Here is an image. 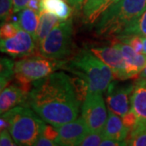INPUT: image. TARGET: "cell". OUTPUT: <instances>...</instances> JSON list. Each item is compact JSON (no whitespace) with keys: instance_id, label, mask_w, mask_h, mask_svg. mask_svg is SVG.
I'll return each instance as SVG.
<instances>
[{"instance_id":"cell-1","label":"cell","mask_w":146,"mask_h":146,"mask_svg":"<svg viewBox=\"0 0 146 146\" xmlns=\"http://www.w3.org/2000/svg\"><path fill=\"white\" fill-rule=\"evenodd\" d=\"M81 100L72 79L63 72H54L32 84L27 106L55 127L77 119Z\"/></svg>"},{"instance_id":"cell-2","label":"cell","mask_w":146,"mask_h":146,"mask_svg":"<svg viewBox=\"0 0 146 146\" xmlns=\"http://www.w3.org/2000/svg\"><path fill=\"white\" fill-rule=\"evenodd\" d=\"M80 78L89 92L104 93L115 78L112 70L90 50H82L66 63L63 68Z\"/></svg>"},{"instance_id":"cell-3","label":"cell","mask_w":146,"mask_h":146,"mask_svg":"<svg viewBox=\"0 0 146 146\" xmlns=\"http://www.w3.org/2000/svg\"><path fill=\"white\" fill-rule=\"evenodd\" d=\"M146 10V0H119L95 21V33L100 36H116Z\"/></svg>"},{"instance_id":"cell-4","label":"cell","mask_w":146,"mask_h":146,"mask_svg":"<svg viewBox=\"0 0 146 146\" xmlns=\"http://www.w3.org/2000/svg\"><path fill=\"white\" fill-rule=\"evenodd\" d=\"M8 123V131L16 145H34L46 123L27 106H16L2 115Z\"/></svg>"},{"instance_id":"cell-5","label":"cell","mask_w":146,"mask_h":146,"mask_svg":"<svg viewBox=\"0 0 146 146\" xmlns=\"http://www.w3.org/2000/svg\"><path fill=\"white\" fill-rule=\"evenodd\" d=\"M67 61L40 56H27L15 63L16 84L27 91H30L32 84L38 80L63 69Z\"/></svg>"},{"instance_id":"cell-6","label":"cell","mask_w":146,"mask_h":146,"mask_svg":"<svg viewBox=\"0 0 146 146\" xmlns=\"http://www.w3.org/2000/svg\"><path fill=\"white\" fill-rule=\"evenodd\" d=\"M72 36V18L60 21L39 44V54L49 58L63 60L71 54Z\"/></svg>"},{"instance_id":"cell-7","label":"cell","mask_w":146,"mask_h":146,"mask_svg":"<svg viewBox=\"0 0 146 146\" xmlns=\"http://www.w3.org/2000/svg\"><path fill=\"white\" fill-rule=\"evenodd\" d=\"M81 117L90 132H102L108 116L102 93H87L81 106Z\"/></svg>"},{"instance_id":"cell-8","label":"cell","mask_w":146,"mask_h":146,"mask_svg":"<svg viewBox=\"0 0 146 146\" xmlns=\"http://www.w3.org/2000/svg\"><path fill=\"white\" fill-rule=\"evenodd\" d=\"M134 84H120L111 82L106 89V102L108 110H110L122 118L130 110L131 97Z\"/></svg>"},{"instance_id":"cell-9","label":"cell","mask_w":146,"mask_h":146,"mask_svg":"<svg viewBox=\"0 0 146 146\" xmlns=\"http://www.w3.org/2000/svg\"><path fill=\"white\" fill-rule=\"evenodd\" d=\"M36 40L30 33L21 29L16 36L1 39V51L12 58H25L32 55L36 50Z\"/></svg>"},{"instance_id":"cell-10","label":"cell","mask_w":146,"mask_h":146,"mask_svg":"<svg viewBox=\"0 0 146 146\" xmlns=\"http://www.w3.org/2000/svg\"><path fill=\"white\" fill-rule=\"evenodd\" d=\"M90 50L107 66H109L113 72L115 78L120 80H126L125 59L120 50L112 46H92Z\"/></svg>"},{"instance_id":"cell-11","label":"cell","mask_w":146,"mask_h":146,"mask_svg":"<svg viewBox=\"0 0 146 146\" xmlns=\"http://www.w3.org/2000/svg\"><path fill=\"white\" fill-rule=\"evenodd\" d=\"M54 127L56 128L58 135V145H77L84 136L89 132V128L82 117L62 125L55 126Z\"/></svg>"},{"instance_id":"cell-12","label":"cell","mask_w":146,"mask_h":146,"mask_svg":"<svg viewBox=\"0 0 146 146\" xmlns=\"http://www.w3.org/2000/svg\"><path fill=\"white\" fill-rule=\"evenodd\" d=\"M121 50L125 59V79L138 76L146 67V54L136 52L129 45L121 42H115L113 45Z\"/></svg>"},{"instance_id":"cell-13","label":"cell","mask_w":146,"mask_h":146,"mask_svg":"<svg viewBox=\"0 0 146 146\" xmlns=\"http://www.w3.org/2000/svg\"><path fill=\"white\" fill-rule=\"evenodd\" d=\"M131 109L137 118L136 127L131 132L146 127V79L139 78L134 84L131 97Z\"/></svg>"},{"instance_id":"cell-14","label":"cell","mask_w":146,"mask_h":146,"mask_svg":"<svg viewBox=\"0 0 146 146\" xmlns=\"http://www.w3.org/2000/svg\"><path fill=\"white\" fill-rule=\"evenodd\" d=\"M29 91L23 89L17 84H10L1 90L0 94V113L1 115L17 106H27Z\"/></svg>"},{"instance_id":"cell-15","label":"cell","mask_w":146,"mask_h":146,"mask_svg":"<svg viewBox=\"0 0 146 146\" xmlns=\"http://www.w3.org/2000/svg\"><path fill=\"white\" fill-rule=\"evenodd\" d=\"M102 133L106 138L115 139L125 144V141L130 134V130L123 123L119 115H116L109 110L107 120Z\"/></svg>"},{"instance_id":"cell-16","label":"cell","mask_w":146,"mask_h":146,"mask_svg":"<svg viewBox=\"0 0 146 146\" xmlns=\"http://www.w3.org/2000/svg\"><path fill=\"white\" fill-rule=\"evenodd\" d=\"M18 13L19 15L17 23L21 29L30 33L36 42V31L39 25V13L28 7L22 9Z\"/></svg>"},{"instance_id":"cell-17","label":"cell","mask_w":146,"mask_h":146,"mask_svg":"<svg viewBox=\"0 0 146 146\" xmlns=\"http://www.w3.org/2000/svg\"><path fill=\"white\" fill-rule=\"evenodd\" d=\"M59 21V18L55 15L43 9L41 11V12L39 13V25L36 31L37 46Z\"/></svg>"},{"instance_id":"cell-18","label":"cell","mask_w":146,"mask_h":146,"mask_svg":"<svg viewBox=\"0 0 146 146\" xmlns=\"http://www.w3.org/2000/svg\"><path fill=\"white\" fill-rule=\"evenodd\" d=\"M42 6L43 10L55 15L60 21L69 19L72 13V8L65 0H42Z\"/></svg>"},{"instance_id":"cell-19","label":"cell","mask_w":146,"mask_h":146,"mask_svg":"<svg viewBox=\"0 0 146 146\" xmlns=\"http://www.w3.org/2000/svg\"><path fill=\"white\" fill-rule=\"evenodd\" d=\"M0 68V89L3 90L15 76V63L10 58H2Z\"/></svg>"},{"instance_id":"cell-20","label":"cell","mask_w":146,"mask_h":146,"mask_svg":"<svg viewBox=\"0 0 146 146\" xmlns=\"http://www.w3.org/2000/svg\"><path fill=\"white\" fill-rule=\"evenodd\" d=\"M141 35L146 36V10L138 19L130 24L119 35ZM119 36V35H118Z\"/></svg>"},{"instance_id":"cell-21","label":"cell","mask_w":146,"mask_h":146,"mask_svg":"<svg viewBox=\"0 0 146 146\" xmlns=\"http://www.w3.org/2000/svg\"><path fill=\"white\" fill-rule=\"evenodd\" d=\"M125 145L146 146V127L130 132L125 141Z\"/></svg>"},{"instance_id":"cell-22","label":"cell","mask_w":146,"mask_h":146,"mask_svg":"<svg viewBox=\"0 0 146 146\" xmlns=\"http://www.w3.org/2000/svg\"><path fill=\"white\" fill-rule=\"evenodd\" d=\"M119 0H102L98 5L94 7L92 12L89 14V16L84 20V22L87 24H94L95 21L98 20L100 15L104 11L106 8H108L110 6L112 5Z\"/></svg>"},{"instance_id":"cell-23","label":"cell","mask_w":146,"mask_h":146,"mask_svg":"<svg viewBox=\"0 0 146 146\" xmlns=\"http://www.w3.org/2000/svg\"><path fill=\"white\" fill-rule=\"evenodd\" d=\"M102 132H88L77 145L80 146H98L104 139Z\"/></svg>"},{"instance_id":"cell-24","label":"cell","mask_w":146,"mask_h":146,"mask_svg":"<svg viewBox=\"0 0 146 146\" xmlns=\"http://www.w3.org/2000/svg\"><path fill=\"white\" fill-rule=\"evenodd\" d=\"M21 29V27L17 22H5L1 25L0 35L1 39H8L16 36Z\"/></svg>"},{"instance_id":"cell-25","label":"cell","mask_w":146,"mask_h":146,"mask_svg":"<svg viewBox=\"0 0 146 146\" xmlns=\"http://www.w3.org/2000/svg\"><path fill=\"white\" fill-rule=\"evenodd\" d=\"M13 11V0H0V18L2 24L7 22Z\"/></svg>"},{"instance_id":"cell-26","label":"cell","mask_w":146,"mask_h":146,"mask_svg":"<svg viewBox=\"0 0 146 146\" xmlns=\"http://www.w3.org/2000/svg\"><path fill=\"white\" fill-rule=\"evenodd\" d=\"M102 0H84L82 7L84 15V21L89 16V14L94 10V7L98 5Z\"/></svg>"},{"instance_id":"cell-27","label":"cell","mask_w":146,"mask_h":146,"mask_svg":"<svg viewBox=\"0 0 146 146\" xmlns=\"http://www.w3.org/2000/svg\"><path fill=\"white\" fill-rule=\"evenodd\" d=\"M0 145L1 146H15L16 144L13 140L8 130L1 131L0 134Z\"/></svg>"},{"instance_id":"cell-28","label":"cell","mask_w":146,"mask_h":146,"mask_svg":"<svg viewBox=\"0 0 146 146\" xmlns=\"http://www.w3.org/2000/svg\"><path fill=\"white\" fill-rule=\"evenodd\" d=\"M34 145L36 146H54L58 145L57 144L53 141L52 140L47 138L46 136H45L43 134H42L41 136L37 138V140L35 141Z\"/></svg>"},{"instance_id":"cell-29","label":"cell","mask_w":146,"mask_h":146,"mask_svg":"<svg viewBox=\"0 0 146 146\" xmlns=\"http://www.w3.org/2000/svg\"><path fill=\"white\" fill-rule=\"evenodd\" d=\"M29 0H13V12L18 13L26 7Z\"/></svg>"},{"instance_id":"cell-30","label":"cell","mask_w":146,"mask_h":146,"mask_svg":"<svg viewBox=\"0 0 146 146\" xmlns=\"http://www.w3.org/2000/svg\"><path fill=\"white\" fill-rule=\"evenodd\" d=\"M42 0H29L27 7L31 8L32 10L35 11L37 13H40L42 10Z\"/></svg>"},{"instance_id":"cell-31","label":"cell","mask_w":146,"mask_h":146,"mask_svg":"<svg viewBox=\"0 0 146 146\" xmlns=\"http://www.w3.org/2000/svg\"><path fill=\"white\" fill-rule=\"evenodd\" d=\"M101 146H124L125 144L123 142H120L119 141H116L115 139L111 138H106L104 137V139L101 142Z\"/></svg>"},{"instance_id":"cell-32","label":"cell","mask_w":146,"mask_h":146,"mask_svg":"<svg viewBox=\"0 0 146 146\" xmlns=\"http://www.w3.org/2000/svg\"><path fill=\"white\" fill-rule=\"evenodd\" d=\"M68 3L72 6V7L75 8L76 10H80L83 7L84 0H67Z\"/></svg>"},{"instance_id":"cell-33","label":"cell","mask_w":146,"mask_h":146,"mask_svg":"<svg viewBox=\"0 0 146 146\" xmlns=\"http://www.w3.org/2000/svg\"><path fill=\"white\" fill-rule=\"evenodd\" d=\"M0 123H0V130H8V123H7V121L4 118L1 117V121H0Z\"/></svg>"},{"instance_id":"cell-34","label":"cell","mask_w":146,"mask_h":146,"mask_svg":"<svg viewBox=\"0 0 146 146\" xmlns=\"http://www.w3.org/2000/svg\"><path fill=\"white\" fill-rule=\"evenodd\" d=\"M141 40H142V44H143V50L142 54H146V36H141Z\"/></svg>"},{"instance_id":"cell-35","label":"cell","mask_w":146,"mask_h":146,"mask_svg":"<svg viewBox=\"0 0 146 146\" xmlns=\"http://www.w3.org/2000/svg\"><path fill=\"white\" fill-rule=\"evenodd\" d=\"M138 78H145L146 79V67L141 72V73L139 74L138 76Z\"/></svg>"}]
</instances>
